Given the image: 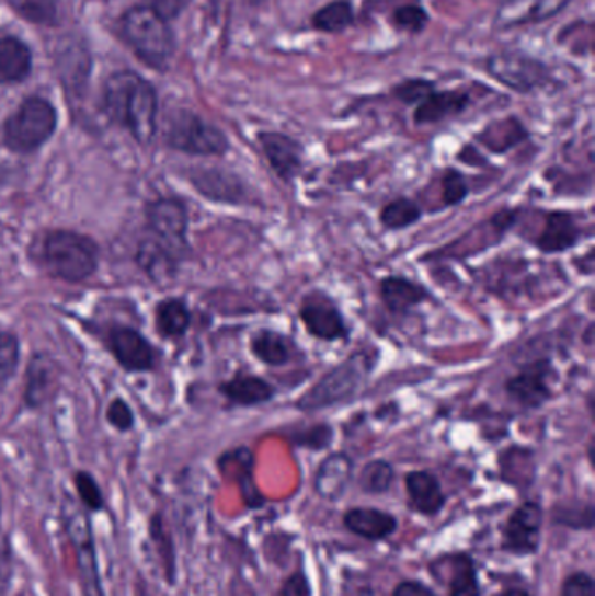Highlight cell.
<instances>
[{
  "label": "cell",
  "instance_id": "cell-1",
  "mask_svg": "<svg viewBox=\"0 0 595 596\" xmlns=\"http://www.w3.org/2000/svg\"><path fill=\"white\" fill-rule=\"evenodd\" d=\"M103 111L144 146L155 138L158 99L155 88L137 73L123 70L108 79L103 91Z\"/></svg>",
  "mask_w": 595,
  "mask_h": 596
},
{
  "label": "cell",
  "instance_id": "cell-2",
  "mask_svg": "<svg viewBox=\"0 0 595 596\" xmlns=\"http://www.w3.org/2000/svg\"><path fill=\"white\" fill-rule=\"evenodd\" d=\"M376 363V351H356L337 367L327 371L313 388H309L297 400V409L300 412H318L353 400L365 388Z\"/></svg>",
  "mask_w": 595,
  "mask_h": 596
},
{
  "label": "cell",
  "instance_id": "cell-3",
  "mask_svg": "<svg viewBox=\"0 0 595 596\" xmlns=\"http://www.w3.org/2000/svg\"><path fill=\"white\" fill-rule=\"evenodd\" d=\"M123 32L144 64L152 69H167L175 51V41L163 16L147 5H137L123 18Z\"/></svg>",
  "mask_w": 595,
  "mask_h": 596
},
{
  "label": "cell",
  "instance_id": "cell-4",
  "mask_svg": "<svg viewBox=\"0 0 595 596\" xmlns=\"http://www.w3.org/2000/svg\"><path fill=\"white\" fill-rule=\"evenodd\" d=\"M44 265L61 282L79 283L90 277L99 264V250L90 238L55 230L44 239Z\"/></svg>",
  "mask_w": 595,
  "mask_h": 596
},
{
  "label": "cell",
  "instance_id": "cell-5",
  "mask_svg": "<svg viewBox=\"0 0 595 596\" xmlns=\"http://www.w3.org/2000/svg\"><path fill=\"white\" fill-rule=\"evenodd\" d=\"M484 70L494 81L518 94L556 91L564 85L549 65L526 53L503 51L491 55L485 60Z\"/></svg>",
  "mask_w": 595,
  "mask_h": 596
},
{
  "label": "cell",
  "instance_id": "cell-6",
  "mask_svg": "<svg viewBox=\"0 0 595 596\" xmlns=\"http://www.w3.org/2000/svg\"><path fill=\"white\" fill-rule=\"evenodd\" d=\"M55 107L43 99H28L5 121L4 144L14 152H34L44 146L56 129Z\"/></svg>",
  "mask_w": 595,
  "mask_h": 596
},
{
  "label": "cell",
  "instance_id": "cell-7",
  "mask_svg": "<svg viewBox=\"0 0 595 596\" xmlns=\"http://www.w3.org/2000/svg\"><path fill=\"white\" fill-rule=\"evenodd\" d=\"M168 146L191 156H224L229 140L217 126L191 111L173 112L164 126Z\"/></svg>",
  "mask_w": 595,
  "mask_h": 596
},
{
  "label": "cell",
  "instance_id": "cell-8",
  "mask_svg": "<svg viewBox=\"0 0 595 596\" xmlns=\"http://www.w3.org/2000/svg\"><path fill=\"white\" fill-rule=\"evenodd\" d=\"M299 320L305 324L309 335L318 341H346L352 335V326L347 323L337 303L329 295L321 291L306 295L299 307Z\"/></svg>",
  "mask_w": 595,
  "mask_h": 596
},
{
  "label": "cell",
  "instance_id": "cell-9",
  "mask_svg": "<svg viewBox=\"0 0 595 596\" xmlns=\"http://www.w3.org/2000/svg\"><path fill=\"white\" fill-rule=\"evenodd\" d=\"M543 507L536 501H526L508 516L502 532V548L515 557L538 553L543 528Z\"/></svg>",
  "mask_w": 595,
  "mask_h": 596
},
{
  "label": "cell",
  "instance_id": "cell-10",
  "mask_svg": "<svg viewBox=\"0 0 595 596\" xmlns=\"http://www.w3.org/2000/svg\"><path fill=\"white\" fill-rule=\"evenodd\" d=\"M553 377L556 370L550 359H538L506 380V394L526 409H540L553 398Z\"/></svg>",
  "mask_w": 595,
  "mask_h": 596
},
{
  "label": "cell",
  "instance_id": "cell-11",
  "mask_svg": "<svg viewBox=\"0 0 595 596\" xmlns=\"http://www.w3.org/2000/svg\"><path fill=\"white\" fill-rule=\"evenodd\" d=\"M573 0H502L494 14L496 31L540 25L559 16Z\"/></svg>",
  "mask_w": 595,
  "mask_h": 596
},
{
  "label": "cell",
  "instance_id": "cell-12",
  "mask_svg": "<svg viewBox=\"0 0 595 596\" xmlns=\"http://www.w3.org/2000/svg\"><path fill=\"white\" fill-rule=\"evenodd\" d=\"M147 218H149L150 230L158 236V243L175 259L182 255L187 247V239H185L187 211L181 200H158L150 206Z\"/></svg>",
  "mask_w": 595,
  "mask_h": 596
},
{
  "label": "cell",
  "instance_id": "cell-13",
  "mask_svg": "<svg viewBox=\"0 0 595 596\" xmlns=\"http://www.w3.org/2000/svg\"><path fill=\"white\" fill-rule=\"evenodd\" d=\"M264 158L285 184H291L305 168V147L296 138L279 131H261L258 135Z\"/></svg>",
  "mask_w": 595,
  "mask_h": 596
},
{
  "label": "cell",
  "instance_id": "cell-14",
  "mask_svg": "<svg viewBox=\"0 0 595 596\" xmlns=\"http://www.w3.org/2000/svg\"><path fill=\"white\" fill-rule=\"evenodd\" d=\"M65 527H67L65 530L69 534L70 541L73 542V548L78 553L82 593L84 596H105L103 595L102 580H100L96 553H94L90 522L82 516H69V520L65 522Z\"/></svg>",
  "mask_w": 595,
  "mask_h": 596
},
{
  "label": "cell",
  "instance_id": "cell-15",
  "mask_svg": "<svg viewBox=\"0 0 595 596\" xmlns=\"http://www.w3.org/2000/svg\"><path fill=\"white\" fill-rule=\"evenodd\" d=\"M355 477V462L346 451H334L321 460L314 473L313 489L327 503H337Z\"/></svg>",
  "mask_w": 595,
  "mask_h": 596
},
{
  "label": "cell",
  "instance_id": "cell-16",
  "mask_svg": "<svg viewBox=\"0 0 595 596\" xmlns=\"http://www.w3.org/2000/svg\"><path fill=\"white\" fill-rule=\"evenodd\" d=\"M582 236L583 230L576 215L556 209L545 215L543 229L536 238L535 247L545 255L570 252L582 241Z\"/></svg>",
  "mask_w": 595,
  "mask_h": 596
},
{
  "label": "cell",
  "instance_id": "cell-17",
  "mask_svg": "<svg viewBox=\"0 0 595 596\" xmlns=\"http://www.w3.org/2000/svg\"><path fill=\"white\" fill-rule=\"evenodd\" d=\"M471 105V94L461 90H435L423 102L417 103L412 121L417 126L438 124L458 117Z\"/></svg>",
  "mask_w": 595,
  "mask_h": 596
},
{
  "label": "cell",
  "instance_id": "cell-18",
  "mask_svg": "<svg viewBox=\"0 0 595 596\" xmlns=\"http://www.w3.org/2000/svg\"><path fill=\"white\" fill-rule=\"evenodd\" d=\"M343 524L347 532L368 542L385 541L399 530V520L377 507H352L344 513Z\"/></svg>",
  "mask_w": 595,
  "mask_h": 596
},
{
  "label": "cell",
  "instance_id": "cell-19",
  "mask_svg": "<svg viewBox=\"0 0 595 596\" xmlns=\"http://www.w3.org/2000/svg\"><path fill=\"white\" fill-rule=\"evenodd\" d=\"M409 507L421 516H437L446 507L447 495L440 482L430 471H411L405 477Z\"/></svg>",
  "mask_w": 595,
  "mask_h": 596
},
{
  "label": "cell",
  "instance_id": "cell-20",
  "mask_svg": "<svg viewBox=\"0 0 595 596\" xmlns=\"http://www.w3.org/2000/svg\"><path fill=\"white\" fill-rule=\"evenodd\" d=\"M108 345L117 362L129 371L149 370L155 363V353L149 342L129 329H117L108 336Z\"/></svg>",
  "mask_w": 595,
  "mask_h": 596
},
{
  "label": "cell",
  "instance_id": "cell-21",
  "mask_svg": "<svg viewBox=\"0 0 595 596\" xmlns=\"http://www.w3.org/2000/svg\"><path fill=\"white\" fill-rule=\"evenodd\" d=\"M382 303L393 314H409L412 309L426 302L432 295L420 283L405 276L385 277L379 286Z\"/></svg>",
  "mask_w": 595,
  "mask_h": 596
},
{
  "label": "cell",
  "instance_id": "cell-22",
  "mask_svg": "<svg viewBox=\"0 0 595 596\" xmlns=\"http://www.w3.org/2000/svg\"><path fill=\"white\" fill-rule=\"evenodd\" d=\"M226 400L236 406H258L270 403L275 398L276 389L259 375L238 374L220 386Z\"/></svg>",
  "mask_w": 595,
  "mask_h": 596
},
{
  "label": "cell",
  "instance_id": "cell-23",
  "mask_svg": "<svg viewBox=\"0 0 595 596\" xmlns=\"http://www.w3.org/2000/svg\"><path fill=\"white\" fill-rule=\"evenodd\" d=\"M194 185L197 191L203 192L210 199L220 200V203H231V205H241L249 203L250 196L247 185L232 173L219 170H205L194 179Z\"/></svg>",
  "mask_w": 595,
  "mask_h": 596
},
{
  "label": "cell",
  "instance_id": "cell-24",
  "mask_svg": "<svg viewBox=\"0 0 595 596\" xmlns=\"http://www.w3.org/2000/svg\"><path fill=\"white\" fill-rule=\"evenodd\" d=\"M250 349L259 362L267 367L279 368L291 362L296 353V344L290 336L283 335L282 332L262 329L253 333Z\"/></svg>",
  "mask_w": 595,
  "mask_h": 596
},
{
  "label": "cell",
  "instance_id": "cell-25",
  "mask_svg": "<svg viewBox=\"0 0 595 596\" xmlns=\"http://www.w3.org/2000/svg\"><path fill=\"white\" fill-rule=\"evenodd\" d=\"M32 53L16 37L0 38V82L14 84L31 76Z\"/></svg>",
  "mask_w": 595,
  "mask_h": 596
},
{
  "label": "cell",
  "instance_id": "cell-26",
  "mask_svg": "<svg viewBox=\"0 0 595 596\" xmlns=\"http://www.w3.org/2000/svg\"><path fill=\"white\" fill-rule=\"evenodd\" d=\"M355 18L352 0H332L314 11L311 26L321 34H343L355 23Z\"/></svg>",
  "mask_w": 595,
  "mask_h": 596
},
{
  "label": "cell",
  "instance_id": "cell-27",
  "mask_svg": "<svg viewBox=\"0 0 595 596\" xmlns=\"http://www.w3.org/2000/svg\"><path fill=\"white\" fill-rule=\"evenodd\" d=\"M477 138L494 153H505L506 150L526 140L527 129L517 117H506V119L489 124Z\"/></svg>",
  "mask_w": 595,
  "mask_h": 596
},
{
  "label": "cell",
  "instance_id": "cell-28",
  "mask_svg": "<svg viewBox=\"0 0 595 596\" xmlns=\"http://www.w3.org/2000/svg\"><path fill=\"white\" fill-rule=\"evenodd\" d=\"M450 562L449 596H482L479 572L471 554H453Z\"/></svg>",
  "mask_w": 595,
  "mask_h": 596
},
{
  "label": "cell",
  "instance_id": "cell-29",
  "mask_svg": "<svg viewBox=\"0 0 595 596\" xmlns=\"http://www.w3.org/2000/svg\"><path fill=\"white\" fill-rule=\"evenodd\" d=\"M224 460H228L232 466H236V482L240 485L241 495L243 501L250 509H259L264 506V495L259 492L255 482H253V456L249 448H238V450L231 451L228 456L222 457Z\"/></svg>",
  "mask_w": 595,
  "mask_h": 596
},
{
  "label": "cell",
  "instance_id": "cell-30",
  "mask_svg": "<svg viewBox=\"0 0 595 596\" xmlns=\"http://www.w3.org/2000/svg\"><path fill=\"white\" fill-rule=\"evenodd\" d=\"M156 324L159 333L168 339H176L187 332L191 324V312L179 298H170L159 303L156 309Z\"/></svg>",
  "mask_w": 595,
  "mask_h": 596
},
{
  "label": "cell",
  "instance_id": "cell-31",
  "mask_svg": "<svg viewBox=\"0 0 595 596\" xmlns=\"http://www.w3.org/2000/svg\"><path fill=\"white\" fill-rule=\"evenodd\" d=\"M594 504L582 503V501L556 504L550 512L552 524L576 530V532L594 530Z\"/></svg>",
  "mask_w": 595,
  "mask_h": 596
},
{
  "label": "cell",
  "instance_id": "cell-32",
  "mask_svg": "<svg viewBox=\"0 0 595 596\" xmlns=\"http://www.w3.org/2000/svg\"><path fill=\"white\" fill-rule=\"evenodd\" d=\"M423 218V209L409 197H399L382 206L379 222L386 230H403L415 226Z\"/></svg>",
  "mask_w": 595,
  "mask_h": 596
},
{
  "label": "cell",
  "instance_id": "cell-33",
  "mask_svg": "<svg viewBox=\"0 0 595 596\" xmlns=\"http://www.w3.org/2000/svg\"><path fill=\"white\" fill-rule=\"evenodd\" d=\"M394 483V468L385 459L368 460L358 473V486L362 492L370 495H381L390 492Z\"/></svg>",
  "mask_w": 595,
  "mask_h": 596
},
{
  "label": "cell",
  "instance_id": "cell-34",
  "mask_svg": "<svg viewBox=\"0 0 595 596\" xmlns=\"http://www.w3.org/2000/svg\"><path fill=\"white\" fill-rule=\"evenodd\" d=\"M390 20L394 31L409 35H420L428 26L430 13L420 2H405V4L393 9Z\"/></svg>",
  "mask_w": 595,
  "mask_h": 596
},
{
  "label": "cell",
  "instance_id": "cell-35",
  "mask_svg": "<svg viewBox=\"0 0 595 596\" xmlns=\"http://www.w3.org/2000/svg\"><path fill=\"white\" fill-rule=\"evenodd\" d=\"M138 261L155 279H163V274L168 276L170 271L175 268V256L164 250L158 241L144 244L138 253Z\"/></svg>",
  "mask_w": 595,
  "mask_h": 596
},
{
  "label": "cell",
  "instance_id": "cell-36",
  "mask_svg": "<svg viewBox=\"0 0 595 596\" xmlns=\"http://www.w3.org/2000/svg\"><path fill=\"white\" fill-rule=\"evenodd\" d=\"M290 442L296 447L306 448V450H327L334 442V427L325 424V422H318L313 426L294 431L290 435Z\"/></svg>",
  "mask_w": 595,
  "mask_h": 596
},
{
  "label": "cell",
  "instance_id": "cell-37",
  "mask_svg": "<svg viewBox=\"0 0 595 596\" xmlns=\"http://www.w3.org/2000/svg\"><path fill=\"white\" fill-rule=\"evenodd\" d=\"M437 90V84L423 79V77H414V79H405L391 88V96L399 100L403 105H417L423 102L430 93Z\"/></svg>",
  "mask_w": 595,
  "mask_h": 596
},
{
  "label": "cell",
  "instance_id": "cell-38",
  "mask_svg": "<svg viewBox=\"0 0 595 596\" xmlns=\"http://www.w3.org/2000/svg\"><path fill=\"white\" fill-rule=\"evenodd\" d=\"M470 194V185L461 171L447 168L442 176V200L444 206H458Z\"/></svg>",
  "mask_w": 595,
  "mask_h": 596
},
{
  "label": "cell",
  "instance_id": "cell-39",
  "mask_svg": "<svg viewBox=\"0 0 595 596\" xmlns=\"http://www.w3.org/2000/svg\"><path fill=\"white\" fill-rule=\"evenodd\" d=\"M18 13L34 23H53L56 18V0H13Z\"/></svg>",
  "mask_w": 595,
  "mask_h": 596
},
{
  "label": "cell",
  "instance_id": "cell-40",
  "mask_svg": "<svg viewBox=\"0 0 595 596\" xmlns=\"http://www.w3.org/2000/svg\"><path fill=\"white\" fill-rule=\"evenodd\" d=\"M20 359V347L13 335L0 333V389L13 377Z\"/></svg>",
  "mask_w": 595,
  "mask_h": 596
},
{
  "label": "cell",
  "instance_id": "cell-41",
  "mask_svg": "<svg viewBox=\"0 0 595 596\" xmlns=\"http://www.w3.org/2000/svg\"><path fill=\"white\" fill-rule=\"evenodd\" d=\"M76 486H78L79 497H81L82 503L87 504L88 509H91V512H100L102 509V490L96 485L91 474H76Z\"/></svg>",
  "mask_w": 595,
  "mask_h": 596
},
{
  "label": "cell",
  "instance_id": "cell-42",
  "mask_svg": "<svg viewBox=\"0 0 595 596\" xmlns=\"http://www.w3.org/2000/svg\"><path fill=\"white\" fill-rule=\"evenodd\" d=\"M561 596H595V581L588 572H573L562 581Z\"/></svg>",
  "mask_w": 595,
  "mask_h": 596
},
{
  "label": "cell",
  "instance_id": "cell-43",
  "mask_svg": "<svg viewBox=\"0 0 595 596\" xmlns=\"http://www.w3.org/2000/svg\"><path fill=\"white\" fill-rule=\"evenodd\" d=\"M311 583H309L308 574L305 569H297L294 574L288 575L287 580L283 581L278 596H311Z\"/></svg>",
  "mask_w": 595,
  "mask_h": 596
},
{
  "label": "cell",
  "instance_id": "cell-44",
  "mask_svg": "<svg viewBox=\"0 0 595 596\" xmlns=\"http://www.w3.org/2000/svg\"><path fill=\"white\" fill-rule=\"evenodd\" d=\"M107 419L112 426H116L117 429L128 431L134 427V413L123 400L112 401V405L108 406Z\"/></svg>",
  "mask_w": 595,
  "mask_h": 596
},
{
  "label": "cell",
  "instance_id": "cell-45",
  "mask_svg": "<svg viewBox=\"0 0 595 596\" xmlns=\"http://www.w3.org/2000/svg\"><path fill=\"white\" fill-rule=\"evenodd\" d=\"M188 2L191 0H146L147 8L163 16L167 22L179 16L187 8Z\"/></svg>",
  "mask_w": 595,
  "mask_h": 596
},
{
  "label": "cell",
  "instance_id": "cell-46",
  "mask_svg": "<svg viewBox=\"0 0 595 596\" xmlns=\"http://www.w3.org/2000/svg\"><path fill=\"white\" fill-rule=\"evenodd\" d=\"M391 596H438L428 584L421 581L408 580L397 584Z\"/></svg>",
  "mask_w": 595,
  "mask_h": 596
},
{
  "label": "cell",
  "instance_id": "cell-47",
  "mask_svg": "<svg viewBox=\"0 0 595 596\" xmlns=\"http://www.w3.org/2000/svg\"><path fill=\"white\" fill-rule=\"evenodd\" d=\"M500 596H535L531 592H527L526 588L520 586H510V588L503 589Z\"/></svg>",
  "mask_w": 595,
  "mask_h": 596
},
{
  "label": "cell",
  "instance_id": "cell-48",
  "mask_svg": "<svg viewBox=\"0 0 595 596\" xmlns=\"http://www.w3.org/2000/svg\"><path fill=\"white\" fill-rule=\"evenodd\" d=\"M358 596H376L374 595V589L370 586H364V588L358 589Z\"/></svg>",
  "mask_w": 595,
  "mask_h": 596
}]
</instances>
